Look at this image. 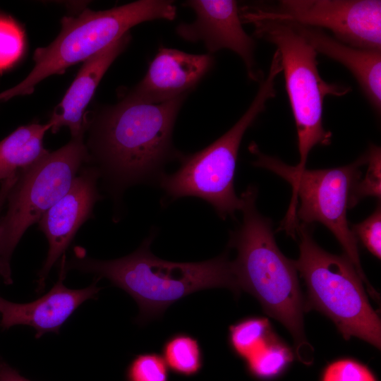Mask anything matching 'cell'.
I'll list each match as a JSON object with an SVG mask.
<instances>
[{
    "label": "cell",
    "mask_w": 381,
    "mask_h": 381,
    "mask_svg": "<svg viewBox=\"0 0 381 381\" xmlns=\"http://www.w3.org/2000/svg\"><path fill=\"white\" fill-rule=\"evenodd\" d=\"M185 97L149 103L127 95L97 116L90 155L114 195L135 184H157L166 164L179 157L172 131Z\"/></svg>",
    "instance_id": "obj_1"
},
{
    "label": "cell",
    "mask_w": 381,
    "mask_h": 381,
    "mask_svg": "<svg viewBox=\"0 0 381 381\" xmlns=\"http://www.w3.org/2000/svg\"><path fill=\"white\" fill-rule=\"evenodd\" d=\"M257 195L253 186L241 194L242 222L231 232L229 241L228 246L237 252L233 263L238 283L289 330L297 357L310 364L313 350L305 335V305L294 260L279 249L270 220L258 211Z\"/></svg>",
    "instance_id": "obj_2"
},
{
    "label": "cell",
    "mask_w": 381,
    "mask_h": 381,
    "mask_svg": "<svg viewBox=\"0 0 381 381\" xmlns=\"http://www.w3.org/2000/svg\"><path fill=\"white\" fill-rule=\"evenodd\" d=\"M155 237L152 232L135 251L115 260L92 259L76 248L74 257L66 262V271L74 269L105 277L124 290L139 306L137 321L140 323L162 317L170 306L200 290L224 287L240 292L227 253L202 262H170L150 251Z\"/></svg>",
    "instance_id": "obj_3"
},
{
    "label": "cell",
    "mask_w": 381,
    "mask_h": 381,
    "mask_svg": "<svg viewBox=\"0 0 381 381\" xmlns=\"http://www.w3.org/2000/svg\"><path fill=\"white\" fill-rule=\"evenodd\" d=\"M243 23L251 24L255 37L276 47L281 60L285 86L295 121L299 162L306 168L310 152L317 145H328L332 133L322 123L323 102L328 95L340 97L351 89L324 80L318 68V53L285 20L264 13L255 4L239 7Z\"/></svg>",
    "instance_id": "obj_4"
},
{
    "label": "cell",
    "mask_w": 381,
    "mask_h": 381,
    "mask_svg": "<svg viewBox=\"0 0 381 381\" xmlns=\"http://www.w3.org/2000/svg\"><path fill=\"white\" fill-rule=\"evenodd\" d=\"M255 155V167L268 169L287 181L292 186V198L280 229L296 237L298 224L315 222L324 224L341 244L369 294L376 292L370 286L361 267L357 240L349 227L346 211L354 184L361 178V167L367 163L366 152L348 165L322 169H298L277 157L262 152L256 143L248 147Z\"/></svg>",
    "instance_id": "obj_5"
},
{
    "label": "cell",
    "mask_w": 381,
    "mask_h": 381,
    "mask_svg": "<svg viewBox=\"0 0 381 381\" xmlns=\"http://www.w3.org/2000/svg\"><path fill=\"white\" fill-rule=\"evenodd\" d=\"M277 51V50H276ZM280 56L274 52L267 74L258 82V92L239 120L224 135L205 149L188 155H179V168L164 173L157 184L173 201L196 197L211 205L220 218L234 217L242 200L235 193L234 181L240 144L247 129L275 97V81L282 73Z\"/></svg>",
    "instance_id": "obj_6"
},
{
    "label": "cell",
    "mask_w": 381,
    "mask_h": 381,
    "mask_svg": "<svg viewBox=\"0 0 381 381\" xmlns=\"http://www.w3.org/2000/svg\"><path fill=\"white\" fill-rule=\"evenodd\" d=\"M173 1L140 0L105 11L84 9L76 16H65L57 37L34 53L35 66L18 85L0 93V102L31 94L44 78L61 74L69 66L85 61L143 22L176 17Z\"/></svg>",
    "instance_id": "obj_7"
},
{
    "label": "cell",
    "mask_w": 381,
    "mask_h": 381,
    "mask_svg": "<svg viewBox=\"0 0 381 381\" xmlns=\"http://www.w3.org/2000/svg\"><path fill=\"white\" fill-rule=\"evenodd\" d=\"M295 233L300 253L294 263L306 282L308 305L329 318L345 339L356 337L380 349V319L351 262L322 249L308 225L298 224Z\"/></svg>",
    "instance_id": "obj_8"
},
{
    "label": "cell",
    "mask_w": 381,
    "mask_h": 381,
    "mask_svg": "<svg viewBox=\"0 0 381 381\" xmlns=\"http://www.w3.org/2000/svg\"><path fill=\"white\" fill-rule=\"evenodd\" d=\"M90 159L80 136L19 171L0 218V277L5 284L13 282L11 259L25 231L66 193L82 165Z\"/></svg>",
    "instance_id": "obj_9"
},
{
    "label": "cell",
    "mask_w": 381,
    "mask_h": 381,
    "mask_svg": "<svg viewBox=\"0 0 381 381\" xmlns=\"http://www.w3.org/2000/svg\"><path fill=\"white\" fill-rule=\"evenodd\" d=\"M257 5L267 16L327 29L344 44L381 52L380 0H283L275 7Z\"/></svg>",
    "instance_id": "obj_10"
},
{
    "label": "cell",
    "mask_w": 381,
    "mask_h": 381,
    "mask_svg": "<svg viewBox=\"0 0 381 381\" xmlns=\"http://www.w3.org/2000/svg\"><path fill=\"white\" fill-rule=\"evenodd\" d=\"M195 13L191 23H181L176 32L189 42L202 41L211 53L226 49L242 59L248 77L259 82L264 74L257 69L255 42L243 28L238 3L233 0H190L185 4Z\"/></svg>",
    "instance_id": "obj_11"
},
{
    "label": "cell",
    "mask_w": 381,
    "mask_h": 381,
    "mask_svg": "<svg viewBox=\"0 0 381 381\" xmlns=\"http://www.w3.org/2000/svg\"><path fill=\"white\" fill-rule=\"evenodd\" d=\"M99 177L101 174L97 167L80 170L66 193L39 220V227L47 237L49 250L38 273V291L44 289L51 269L65 254L78 229L92 216L95 202L102 198L97 186Z\"/></svg>",
    "instance_id": "obj_12"
},
{
    "label": "cell",
    "mask_w": 381,
    "mask_h": 381,
    "mask_svg": "<svg viewBox=\"0 0 381 381\" xmlns=\"http://www.w3.org/2000/svg\"><path fill=\"white\" fill-rule=\"evenodd\" d=\"M66 255L60 262L59 279L51 290L41 298L27 303H17L0 296V325L4 329L23 325L36 331V338L45 333H58L62 325L85 301L93 298L100 290L99 277L89 286L71 289L64 285L66 277Z\"/></svg>",
    "instance_id": "obj_13"
},
{
    "label": "cell",
    "mask_w": 381,
    "mask_h": 381,
    "mask_svg": "<svg viewBox=\"0 0 381 381\" xmlns=\"http://www.w3.org/2000/svg\"><path fill=\"white\" fill-rule=\"evenodd\" d=\"M212 62L210 54L160 48L143 79L128 95L149 103L186 95L207 73Z\"/></svg>",
    "instance_id": "obj_14"
},
{
    "label": "cell",
    "mask_w": 381,
    "mask_h": 381,
    "mask_svg": "<svg viewBox=\"0 0 381 381\" xmlns=\"http://www.w3.org/2000/svg\"><path fill=\"white\" fill-rule=\"evenodd\" d=\"M130 40L131 35L127 32L84 61L49 121L52 133L66 126L70 129L72 138L83 136L87 128L86 107L104 74L125 49Z\"/></svg>",
    "instance_id": "obj_15"
},
{
    "label": "cell",
    "mask_w": 381,
    "mask_h": 381,
    "mask_svg": "<svg viewBox=\"0 0 381 381\" xmlns=\"http://www.w3.org/2000/svg\"><path fill=\"white\" fill-rule=\"evenodd\" d=\"M285 20L315 49L344 66L355 77L368 102L376 112L381 110V52L344 44L324 30Z\"/></svg>",
    "instance_id": "obj_16"
},
{
    "label": "cell",
    "mask_w": 381,
    "mask_h": 381,
    "mask_svg": "<svg viewBox=\"0 0 381 381\" xmlns=\"http://www.w3.org/2000/svg\"><path fill=\"white\" fill-rule=\"evenodd\" d=\"M52 124L20 126L0 142V182L34 164L49 152L43 144Z\"/></svg>",
    "instance_id": "obj_17"
},
{
    "label": "cell",
    "mask_w": 381,
    "mask_h": 381,
    "mask_svg": "<svg viewBox=\"0 0 381 381\" xmlns=\"http://www.w3.org/2000/svg\"><path fill=\"white\" fill-rule=\"evenodd\" d=\"M162 357L168 368L184 376L197 374L203 365V353L198 340L186 333L169 337L162 346Z\"/></svg>",
    "instance_id": "obj_18"
},
{
    "label": "cell",
    "mask_w": 381,
    "mask_h": 381,
    "mask_svg": "<svg viewBox=\"0 0 381 381\" xmlns=\"http://www.w3.org/2000/svg\"><path fill=\"white\" fill-rule=\"evenodd\" d=\"M274 336L267 318L249 317L229 327L228 339L231 350L246 360Z\"/></svg>",
    "instance_id": "obj_19"
},
{
    "label": "cell",
    "mask_w": 381,
    "mask_h": 381,
    "mask_svg": "<svg viewBox=\"0 0 381 381\" xmlns=\"http://www.w3.org/2000/svg\"><path fill=\"white\" fill-rule=\"evenodd\" d=\"M292 360L291 349L274 336L244 361L253 375L267 379L281 373Z\"/></svg>",
    "instance_id": "obj_20"
},
{
    "label": "cell",
    "mask_w": 381,
    "mask_h": 381,
    "mask_svg": "<svg viewBox=\"0 0 381 381\" xmlns=\"http://www.w3.org/2000/svg\"><path fill=\"white\" fill-rule=\"evenodd\" d=\"M367 154L368 169L365 176L354 184L350 195L349 208L354 207L366 197H381V150L380 147L370 145Z\"/></svg>",
    "instance_id": "obj_21"
},
{
    "label": "cell",
    "mask_w": 381,
    "mask_h": 381,
    "mask_svg": "<svg viewBox=\"0 0 381 381\" xmlns=\"http://www.w3.org/2000/svg\"><path fill=\"white\" fill-rule=\"evenodd\" d=\"M24 35L12 19L0 16V71L14 64L23 54Z\"/></svg>",
    "instance_id": "obj_22"
},
{
    "label": "cell",
    "mask_w": 381,
    "mask_h": 381,
    "mask_svg": "<svg viewBox=\"0 0 381 381\" xmlns=\"http://www.w3.org/2000/svg\"><path fill=\"white\" fill-rule=\"evenodd\" d=\"M127 381H168L169 368L163 358L155 353L138 354L126 370Z\"/></svg>",
    "instance_id": "obj_23"
},
{
    "label": "cell",
    "mask_w": 381,
    "mask_h": 381,
    "mask_svg": "<svg viewBox=\"0 0 381 381\" xmlns=\"http://www.w3.org/2000/svg\"><path fill=\"white\" fill-rule=\"evenodd\" d=\"M357 241L359 240L368 250L380 259L381 257V207L377 205L375 211L361 223L351 228Z\"/></svg>",
    "instance_id": "obj_24"
},
{
    "label": "cell",
    "mask_w": 381,
    "mask_h": 381,
    "mask_svg": "<svg viewBox=\"0 0 381 381\" xmlns=\"http://www.w3.org/2000/svg\"><path fill=\"white\" fill-rule=\"evenodd\" d=\"M322 381H376L365 365L351 359L332 363L325 369Z\"/></svg>",
    "instance_id": "obj_25"
},
{
    "label": "cell",
    "mask_w": 381,
    "mask_h": 381,
    "mask_svg": "<svg viewBox=\"0 0 381 381\" xmlns=\"http://www.w3.org/2000/svg\"><path fill=\"white\" fill-rule=\"evenodd\" d=\"M18 176H19V174L17 173L10 176L9 178H8L7 179L4 180V181L1 183V185H0V214H1V212L2 210L4 205L6 202L8 195L11 188H13V186H14V184L16 183V182L17 181L18 179Z\"/></svg>",
    "instance_id": "obj_26"
},
{
    "label": "cell",
    "mask_w": 381,
    "mask_h": 381,
    "mask_svg": "<svg viewBox=\"0 0 381 381\" xmlns=\"http://www.w3.org/2000/svg\"><path fill=\"white\" fill-rule=\"evenodd\" d=\"M0 381H30L5 363H0Z\"/></svg>",
    "instance_id": "obj_27"
}]
</instances>
